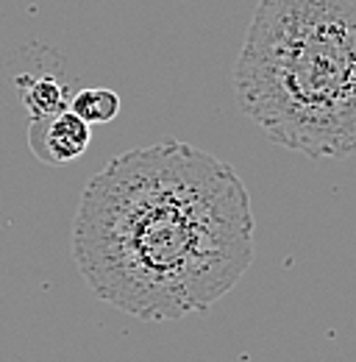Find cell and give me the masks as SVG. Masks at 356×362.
<instances>
[{
  "label": "cell",
  "mask_w": 356,
  "mask_h": 362,
  "mask_svg": "<svg viewBox=\"0 0 356 362\" xmlns=\"http://www.w3.org/2000/svg\"><path fill=\"white\" fill-rule=\"evenodd\" d=\"M70 248L100 301L139 320H181L251 268V195L231 165L189 142L131 148L87 181Z\"/></svg>",
  "instance_id": "1"
},
{
  "label": "cell",
  "mask_w": 356,
  "mask_h": 362,
  "mask_svg": "<svg viewBox=\"0 0 356 362\" xmlns=\"http://www.w3.org/2000/svg\"><path fill=\"white\" fill-rule=\"evenodd\" d=\"M242 115L312 159L356 153V0H259L234 67Z\"/></svg>",
  "instance_id": "2"
},
{
  "label": "cell",
  "mask_w": 356,
  "mask_h": 362,
  "mask_svg": "<svg viewBox=\"0 0 356 362\" xmlns=\"http://www.w3.org/2000/svg\"><path fill=\"white\" fill-rule=\"evenodd\" d=\"M92 142V129L81 117H76L70 109L31 120L28 126V148L31 153L50 165V168H64L84 156Z\"/></svg>",
  "instance_id": "3"
},
{
  "label": "cell",
  "mask_w": 356,
  "mask_h": 362,
  "mask_svg": "<svg viewBox=\"0 0 356 362\" xmlns=\"http://www.w3.org/2000/svg\"><path fill=\"white\" fill-rule=\"evenodd\" d=\"M17 87L23 90V106L25 112L31 115V120H40V117H50V115H59L70 106V95L67 87L50 76H40V78H17Z\"/></svg>",
  "instance_id": "4"
},
{
  "label": "cell",
  "mask_w": 356,
  "mask_h": 362,
  "mask_svg": "<svg viewBox=\"0 0 356 362\" xmlns=\"http://www.w3.org/2000/svg\"><path fill=\"white\" fill-rule=\"evenodd\" d=\"M120 95L114 90H106V87H87V90H78L76 95H70V112L76 117H81L89 129L92 126H103V123H112L117 115H120Z\"/></svg>",
  "instance_id": "5"
}]
</instances>
